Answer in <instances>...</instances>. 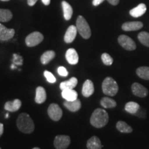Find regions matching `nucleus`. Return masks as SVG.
Returning <instances> with one entry per match:
<instances>
[{"instance_id": "obj_1", "label": "nucleus", "mask_w": 149, "mask_h": 149, "mask_svg": "<svg viewBox=\"0 0 149 149\" xmlns=\"http://www.w3.org/2000/svg\"><path fill=\"white\" fill-rule=\"evenodd\" d=\"M109 120V114L105 110L97 109L91 115L90 122L91 125L97 128H100L105 126Z\"/></svg>"}, {"instance_id": "obj_2", "label": "nucleus", "mask_w": 149, "mask_h": 149, "mask_svg": "<svg viewBox=\"0 0 149 149\" xmlns=\"http://www.w3.org/2000/svg\"><path fill=\"white\" fill-rule=\"evenodd\" d=\"M17 126L22 133L29 134L33 133L35 129L34 122L29 115L26 113H21L17 120Z\"/></svg>"}, {"instance_id": "obj_3", "label": "nucleus", "mask_w": 149, "mask_h": 149, "mask_svg": "<svg viewBox=\"0 0 149 149\" xmlns=\"http://www.w3.org/2000/svg\"><path fill=\"white\" fill-rule=\"evenodd\" d=\"M119 86L116 81L112 77H108L102 83V91L106 95L113 97L118 92Z\"/></svg>"}, {"instance_id": "obj_4", "label": "nucleus", "mask_w": 149, "mask_h": 149, "mask_svg": "<svg viewBox=\"0 0 149 149\" xmlns=\"http://www.w3.org/2000/svg\"><path fill=\"white\" fill-rule=\"evenodd\" d=\"M77 32L84 39H89L91 36V28L89 26L88 22L82 16H79L77 17V23H76Z\"/></svg>"}, {"instance_id": "obj_5", "label": "nucleus", "mask_w": 149, "mask_h": 149, "mask_svg": "<svg viewBox=\"0 0 149 149\" xmlns=\"http://www.w3.org/2000/svg\"><path fill=\"white\" fill-rule=\"evenodd\" d=\"M44 40V36L40 32H33L26 37V44L29 47H33L40 44Z\"/></svg>"}, {"instance_id": "obj_6", "label": "nucleus", "mask_w": 149, "mask_h": 149, "mask_svg": "<svg viewBox=\"0 0 149 149\" xmlns=\"http://www.w3.org/2000/svg\"><path fill=\"white\" fill-rule=\"evenodd\" d=\"M118 42L122 48L127 51H134L136 49L135 42L127 35H120L118 37Z\"/></svg>"}, {"instance_id": "obj_7", "label": "nucleus", "mask_w": 149, "mask_h": 149, "mask_svg": "<svg viewBox=\"0 0 149 149\" xmlns=\"http://www.w3.org/2000/svg\"><path fill=\"white\" fill-rule=\"evenodd\" d=\"M70 144V138L68 135H57L54 140V146L56 149H66Z\"/></svg>"}, {"instance_id": "obj_8", "label": "nucleus", "mask_w": 149, "mask_h": 149, "mask_svg": "<svg viewBox=\"0 0 149 149\" xmlns=\"http://www.w3.org/2000/svg\"><path fill=\"white\" fill-rule=\"evenodd\" d=\"M48 115L53 121H59L63 115L62 110L57 104H51L48 109Z\"/></svg>"}, {"instance_id": "obj_9", "label": "nucleus", "mask_w": 149, "mask_h": 149, "mask_svg": "<svg viewBox=\"0 0 149 149\" xmlns=\"http://www.w3.org/2000/svg\"><path fill=\"white\" fill-rule=\"evenodd\" d=\"M131 90L134 95L139 97H146L148 94V89L146 87H144V86L137 82L133 83L132 84Z\"/></svg>"}, {"instance_id": "obj_10", "label": "nucleus", "mask_w": 149, "mask_h": 149, "mask_svg": "<svg viewBox=\"0 0 149 149\" xmlns=\"http://www.w3.org/2000/svg\"><path fill=\"white\" fill-rule=\"evenodd\" d=\"M15 30L7 29L6 27L0 24V41H8L13 38L15 35Z\"/></svg>"}, {"instance_id": "obj_11", "label": "nucleus", "mask_w": 149, "mask_h": 149, "mask_svg": "<svg viewBox=\"0 0 149 149\" xmlns=\"http://www.w3.org/2000/svg\"><path fill=\"white\" fill-rule=\"evenodd\" d=\"M143 26V23L141 22H129L123 24L122 29L124 31H135L141 29Z\"/></svg>"}, {"instance_id": "obj_12", "label": "nucleus", "mask_w": 149, "mask_h": 149, "mask_svg": "<svg viewBox=\"0 0 149 149\" xmlns=\"http://www.w3.org/2000/svg\"><path fill=\"white\" fill-rule=\"evenodd\" d=\"M77 29L75 26H70L67 29L66 33L64 35V42L67 44H70L75 39L76 35H77Z\"/></svg>"}, {"instance_id": "obj_13", "label": "nucleus", "mask_w": 149, "mask_h": 149, "mask_svg": "<svg viewBox=\"0 0 149 149\" xmlns=\"http://www.w3.org/2000/svg\"><path fill=\"white\" fill-rule=\"evenodd\" d=\"M94 90V85H93V81L90 79L86 80L83 84L82 91H81L83 96H84L85 97H88L93 94Z\"/></svg>"}, {"instance_id": "obj_14", "label": "nucleus", "mask_w": 149, "mask_h": 149, "mask_svg": "<svg viewBox=\"0 0 149 149\" xmlns=\"http://www.w3.org/2000/svg\"><path fill=\"white\" fill-rule=\"evenodd\" d=\"M66 59L70 64L75 65L79 61V56L74 48H69L66 53Z\"/></svg>"}, {"instance_id": "obj_15", "label": "nucleus", "mask_w": 149, "mask_h": 149, "mask_svg": "<svg viewBox=\"0 0 149 149\" xmlns=\"http://www.w3.org/2000/svg\"><path fill=\"white\" fill-rule=\"evenodd\" d=\"M64 107L66 108L68 111L71 112H77L81 109V103L79 99L73 100V101H65L64 102Z\"/></svg>"}, {"instance_id": "obj_16", "label": "nucleus", "mask_w": 149, "mask_h": 149, "mask_svg": "<svg viewBox=\"0 0 149 149\" xmlns=\"http://www.w3.org/2000/svg\"><path fill=\"white\" fill-rule=\"evenodd\" d=\"M22 107V102L18 99L14 100L13 101L7 102L4 105V109L9 112L17 111Z\"/></svg>"}, {"instance_id": "obj_17", "label": "nucleus", "mask_w": 149, "mask_h": 149, "mask_svg": "<svg viewBox=\"0 0 149 149\" xmlns=\"http://www.w3.org/2000/svg\"><path fill=\"white\" fill-rule=\"evenodd\" d=\"M86 147L88 149H102V145L99 137L93 136L87 141Z\"/></svg>"}, {"instance_id": "obj_18", "label": "nucleus", "mask_w": 149, "mask_h": 149, "mask_svg": "<svg viewBox=\"0 0 149 149\" xmlns=\"http://www.w3.org/2000/svg\"><path fill=\"white\" fill-rule=\"evenodd\" d=\"M146 11V6L144 3H140L137 7L130 10V15L133 17H139L142 16Z\"/></svg>"}, {"instance_id": "obj_19", "label": "nucleus", "mask_w": 149, "mask_h": 149, "mask_svg": "<svg viewBox=\"0 0 149 149\" xmlns=\"http://www.w3.org/2000/svg\"><path fill=\"white\" fill-rule=\"evenodd\" d=\"M78 83V80L76 77H71L68 81H63L59 85V88L61 90H68V89H73L75 88Z\"/></svg>"}, {"instance_id": "obj_20", "label": "nucleus", "mask_w": 149, "mask_h": 149, "mask_svg": "<svg viewBox=\"0 0 149 149\" xmlns=\"http://www.w3.org/2000/svg\"><path fill=\"white\" fill-rule=\"evenodd\" d=\"M46 100V93L42 86H38L36 88V95L35 101L37 104H42Z\"/></svg>"}, {"instance_id": "obj_21", "label": "nucleus", "mask_w": 149, "mask_h": 149, "mask_svg": "<svg viewBox=\"0 0 149 149\" xmlns=\"http://www.w3.org/2000/svg\"><path fill=\"white\" fill-rule=\"evenodd\" d=\"M61 6H62L63 12H64V19L66 20H70L72 17V13H73L71 6L67 1H63L61 2Z\"/></svg>"}, {"instance_id": "obj_22", "label": "nucleus", "mask_w": 149, "mask_h": 149, "mask_svg": "<svg viewBox=\"0 0 149 149\" xmlns=\"http://www.w3.org/2000/svg\"><path fill=\"white\" fill-rule=\"evenodd\" d=\"M61 95L66 101H73L77 99V93L72 89L62 91Z\"/></svg>"}, {"instance_id": "obj_23", "label": "nucleus", "mask_w": 149, "mask_h": 149, "mask_svg": "<svg viewBox=\"0 0 149 149\" xmlns=\"http://www.w3.org/2000/svg\"><path fill=\"white\" fill-rule=\"evenodd\" d=\"M140 109V106L139 104L136 103L134 102H129L126 104L125 105V110L126 112L130 114L135 115L137 113V112Z\"/></svg>"}, {"instance_id": "obj_24", "label": "nucleus", "mask_w": 149, "mask_h": 149, "mask_svg": "<svg viewBox=\"0 0 149 149\" xmlns=\"http://www.w3.org/2000/svg\"><path fill=\"white\" fill-rule=\"evenodd\" d=\"M116 128L119 131L123 133H130L133 132V128L128 126L125 122L119 121L116 124Z\"/></svg>"}, {"instance_id": "obj_25", "label": "nucleus", "mask_w": 149, "mask_h": 149, "mask_svg": "<svg viewBox=\"0 0 149 149\" xmlns=\"http://www.w3.org/2000/svg\"><path fill=\"white\" fill-rule=\"evenodd\" d=\"M100 104H101L102 107L105 108V109H113L117 106L116 102L113 99L108 97L102 98L100 101Z\"/></svg>"}, {"instance_id": "obj_26", "label": "nucleus", "mask_w": 149, "mask_h": 149, "mask_svg": "<svg viewBox=\"0 0 149 149\" xmlns=\"http://www.w3.org/2000/svg\"><path fill=\"white\" fill-rule=\"evenodd\" d=\"M136 73L141 79L149 80V67L141 66L136 70Z\"/></svg>"}, {"instance_id": "obj_27", "label": "nucleus", "mask_w": 149, "mask_h": 149, "mask_svg": "<svg viewBox=\"0 0 149 149\" xmlns=\"http://www.w3.org/2000/svg\"><path fill=\"white\" fill-rule=\"evenodd\" d=\"M55 56V53L53 51H46L43 55L41 56V62L42 64H47L54 59Z\"/></svg>"}, {"instance_id": "obj_28", "label": "nucleus", "mask_w": 149, "mask_h": 149, "mask_svg": "<svg viewBox=\"0 0 149 149\" xmlns=\"http://www.w3.org/2000/svg\"><path fill=\"white\" fill-rule=\"evenodd\" d=\"M13 17V13L8 9H0V22H6Z\"/></svg>"}, {"instance_id": "obj_29", "label": "nucleus", "mask_w": 149, "mask_h": 149, "mask_svg": "<svg viewBox=\"0 0 149 149\" xmlns=\"http://www.w3.org/2000/svg\"><path fill=\"white\" fill-rule=\"evenodd\" d=\"M137 38L141 44L149 47V33L147 32H141L139 33Z\"/></svg>"}, {"instance_id": "obj_30", "label": "nucleus", "mask_w": 149, "mask_h": 149, "mask_svg": "<svg viewBox=\"0 0 149 149\" xmlns=\"http://www.w3.org/2000/svg\"><path fill=\"white\" fill-rule=\"evenodd\" d=\"M102 60L103 63L107 66H111L113 62V59L109 54L103 53L102 55Z\"/></svg>"}, {"instance_id": "obj_31", "label": "nucleus", "mask_w": 149, "mask_h": 149, "mask_svg": "<svg viewBox=\"0 0 149 149\" xmlns=\"http://www.w3.org/2000/svg\"><path fill=\"white\" fill-rule=\"evenodd\" d=\"M44 77H46V80H47L49 83L53 84L56 81V79H55V76H54L51 72L48 71V70H45V71L44 72Z\"/></svg>"}, {"instance_id": "obj_32", "label": "nucleus", "mask_w": 149, "mask_h": 149, "mask_svg": "<svg viewBox=\"0 0 149 149\" xmlns=\"http://www.w3.org/2000/svg\"><path fill=\"white\" fill-rule=\"evenodd\" d=\"M57 72H58L59 75L62 76V77H67L68 74V70H66V68L63 66H59L58 69H57Z\"/></svg>"}, {"instance_id": "obj_33", "label": "nucleus", "mask_w": 149, "mask_h": 149, "mask_svg": "<svg viewBox=\"0 0 149 149\" xmlns=\"http://www.w3.org/2000/svg\"><path fill=\"white\" fill-rule=\"evenodd\" d=\"M135 115H136V116H138L139 117H140V118H145L146 117V112L144 111V109H139V111L137 112V113L136 114H135Z\"/></svg>"}, {"instance_id": "obj_34", "label": "nucleus", "mask_w": 149, "mask_h": 149, "mask_svg": "<svg viewBox=\"0 0 149 149\" xmlns=\"http://www.w3.org/2000/svg\"><path fill=\"white\" fill-rule=\"evenodd\" d=\"M104 1V0H93V6H97L101 4Z\"/></svg>"}, {"instance_id": "obj_35", "label": "nucleus", "mask_w": 149, "mask_h": 149, "mask_svg": "<svg viewBox=\"0 0 149 149\" xmlns=\"http://www.w3.org/2000/svg\"><path fill=\"white\" fill-rule=\"evenodd\" d=\"M107 1L113 6H116L120 2V0H107Z\"/></svg>"}, {"instance_id": "obj_36", "label": "nucleus", "mask_w": 149, "mask_h": 149, "mask_svg": "<svg viewBox=\"0 0 149 149\" xmlns=\"http://www.w3.org/2000/svg\"><path fill=\"white\" fill-rule=\"evenodd\" d=\"M37 1V0H28V4L30 6H34L36 3Z\"/></svg>"}, {"instance_id": "obj_37", "label": "nucleus", "mask_w": 149, "mask_h": 149, "mask_svg": "<svg viewBox=\"0 0 149 149\" xmlns=\"http://www.w3.org/2000/svg\"><path fill=\"white\" fill-rule=\"evenodd\" d=\"M3 133V125L1 123H0V137L2 135Z\"/></svg>"}, {"instance_id": "obj_38", "label": "nucleus", "mask_w": 149, "mask_h": 149, "mask_svg": "<svg viewBox=\"0 0 149 149\" xmlns=\"http://www.w3.org/2000/svg\"><path fill=\"white\" fill-rule=\"evenodd\" d=\"M42 1L45 6H48L51 3V0H42Z\"/></svg>"}, {"instance_id": "obj_39", "label": "nucleus", "mask_w": 149, "mask_h": 149, "mask_svg": "<svg viewBox=\"0 0 149 149\" xmlns=\"http://www.w3.org/2000/svg\"><path fill=\"white\" fill-rule=\"evenodd\" d=\"M33 149H40V148H38V147H35V148H33Z\"/></svg>"}, {"instance_id": "obj_40", "label": "nucleus", "mask_w": 149, "mask_h": 149, "mask_svg": "<svg viewBox=\"0 0 149 149\" xmlns=\"http://www.w3.org/2000/svg\"><path fill=\"white\" fill-rule=\"evenodd\" d=\"M1 1H8L9 0H1Z\"/></svg>"}, {"instance_id": "obj_41", "label": "nucleus", "mask_w": 149, "mask_h": 149, "mask_svg": "<svg viewBox=\"0 0 149 149\" xmlns=\"http://www.w3.org/2000/svg\"><path fill=\"white\" fill-rule=\"evenodd\" d=\"M8 117V114L6 115V118H7V117Z\"/></svg>"}, {"instance_id": "obj_42", "label": "nucleus", "mask_w": 149, "mask_h": 149, "mask_svg": "<svg viewBox=\"0 0 149 149\" xmlns=\"http://www.w3.org/2000/svg\"><path fill=\"white\" fill-rule=\"evenodd\" d=\"M0 149H1V148H0Z\"/></svg>"}]
</instances>
